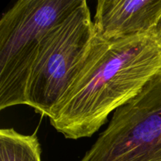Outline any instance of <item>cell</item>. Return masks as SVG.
Wrapping results in <instances>:
<instances>
[{"instance_id": "6da1fadb", "label": "cell", "mask_w": 161, "mask_h": 161, "mask_svg": "<svg viewBox=\"0 0 161 161\" xmlns=\"http://www.w3.org/2000/svg\"><path fill=\"white\" fill-rule=\"evenodd\" d=\"M161 72V31L107 41L95 33L49 119L65 138H90Z\"/></svg>"}, {"instance_id": "7a4b0ae2", "label": "cell", "mask_w": 161, "mask_h": 161, "mask_svg": "<svg viewBox=\"0 0 161 161\" xmlns=\"http://www.w3.org/2000/svg\"><path fill=\"white\" fill-rule=\"evenodd\" d=\"M82 0H19L0 19V110L26 105L28 80L49 31Z\"/></svg>"}, {"instance_id": "3957f363", "label": "cell", "mask_w": 161, "mask_h": 161, "mask_svg": "<svg viewBox=\"0 0 161 161\" xmlns=\"http://www.w3.org/2000/svg\"><path fill=\"white\" fill-rule=\"evenodd\" d=\"M95 36L86 0L46 36L31 69L26 105L42 116L50 112L67 89Z\"/></svg>"}, {"instance_id": "277c9868", "label": "cell", "mask_w": 161, "mask_h": 161, "mask_svg": "<svg viewBox=\"0 0 161 161\" xmlns=\"http://www.w3.org/2000/svg\"><path fill=\"white\" fill-rule=\"evenodd\" d=\"M80 161H161V72L113 113Z\"/></svg>"}, {"instance_id": "5b68a950", "label": "cell", "mask_w": 161, "mask_h": 161, "mask_svg": "<svg viewBox=\"0 0 161 161\" xmlns=\"http://www.w3.org/2000/svg\"><path fill=\"white\" fill-rule=\"evenodd\" d=\"M161 19V0H99L94 18L95 33L107 41L149 32Z\"/></svg>"}, {"instance_id": "8992f818", "label": "cell", "mask_w": 161, "mask_h": 161, "mask_svg": "<svg viewBox=\"0 0 161 161\" xmlns=\"http://www.w3.org/2000/svg\"><path fill=\"white\" fill-rule=\"evenodd\" d=\"M37 132L24 135L14 128L0 130V161H41Z\"/></svg>"}, {"instance_id": "52a82bcc", "label": "cell", "mask_w": 161, "mask_h": 161, "mask_svg": "<svg viewBox=\"0 0 161 161\" xmlns=\"http://www.w3.org/2000/svg\"><path fill=\"white\" fill-rule=\"evenodd\" d=\"M157 29H159L160 31H161V19H160V23H159L158 26H157Z\"/></svg>"}]
</instances>
